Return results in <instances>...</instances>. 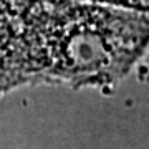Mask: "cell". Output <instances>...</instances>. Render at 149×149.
<instances>
[{"label":"cell","mask_w":149,"mask_h":149,"mask_svg":"<svg viewBox=\"0 0 149 149\" xmlns=\"http://www.w3.org/2000/svg\"><path fill=\"white\" fill-rule=\"evenodd\" d=\"M48 83L109 86L149 50V17L100 3H50L47 12Z\"/></svg>","instance_id":"6da1fadb"},{"label":"cell","mask_w":149,"mask_h":149,"mask_svg":"<svg viewBox=\"0 0 149 149\" xmlns=\"http://www.w3.org/2000/svg\"><path fill=\"white\" fill-rule=\"evenodd\" d=\"M25 2H48V3H65V2H76V3H100L114 8H123L134 13L149 17V0H25Z\"/></svg>","instance_id":"7a4b0ae2"}]
</instances>
